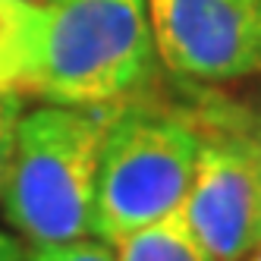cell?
Returning a JSON list of instances; mask_svg holds the SVG:
<instances>
[{
    "instance_id": "6da1fadb",
    "label": "cell",
    "mask_w": 261,
    "mask_h": 261,
    "mask_svg": "<svg viewBox=\"0 0 261 261\" xmlns=\"http://www.w3.org/2000/svg\"><path fill=\"white\" fill-rule=\"evenodd\" d=\"M114 107L50 104L22 114L4 173V214L32 246L91 233L101 145Z\"/></svg>"
},
{
    "instance_id": "7a4b0ae2",
    "label": "cell",
    "mask_w": 261,
    "mask_h": 261,
    "mask_svg": "<svg viewBox=\"0 0 261 261\" xmlns=\"http://www.w3.org/2000/svg\"><path fill=\"white\" fill-rule=\"evenodd\" d=\"M145 0H47L25 91L63 107H110L151 76Z\"/></svg>"
},
{
    "instance_id": "3957f363",
    "label": "cell",
    "mask_w": 261,
    "mask_h": 261,
    "mask_svg": "<svg viewBox=\"0 0 261 261\" xmlns=\"http://www.w3.org/2000/svg\"><path fill=\"white\" fill-rule=\"evenodd\" d=\"M201 126L173 110L123 107L110 114L98 182L95 223L107 246L182 208L195 176Z\"/></svg>"
},
{
    "instance_id": "277c9868",
    "label": "cell",
    "mask_w": 261,
    "mask_h": 261,
    "mask_svg": "<svg viewBox=\"0 0 261 261\" xmlns=\"http://www.w3.org/2000/svg\"><path fill=\"white\" fill-rule=\"evenodd\" d=\"M158 57L201 82L261 72V0H145Z\"/></svg>"
},
{
    "instance_id": "5b68a950",
    "label": "cell",
    "mask_w": 261,
    "mask_h": 261,
    "mask_svg": "<svg viewBox=\"0 0 261 261\" xmlns=\"http://www.w3.org/2000/svg\"><path fill=\"white\" fill-rule=\"evenodd\" d=\"M179 217L214 261H246L261 246V170L236 133L223 126L201 133Z\"/></svg>"
},
{
    "instance_id": "8992f818",
    "label": "cell",
    "mask_w": 261,
    "mask_h": 261,
    "mask_svg": "<svg viewBox=\"0 0 261 261\" xmlns=\"http://www.w3.org/2000/svg\"><path fill=\"white\" fill-rule=\"evenodd\" d=\"M38 22L41 4L0 0V91H25Z\"/></svg>"
},
{
    "instance_id": "52a82bcc",
    "label": "cell",
    "mask_w": 261,
    "mask_h": 261,
    "mask_svg": "<svg viewBox=\"0 0 261 261\" xmlns=\"http://www.w3.org/2000/svg\"><path fill=\"white\" fill-rule=\"evenodd\" d=\"M110 249L117 261H214L186 230L179 211L117 239Z\"/></svg>"
},
{
    "instance_id": "ba28073f",
    "label": "cell",
    "mask_w": 261,
    "mask_h": 261,
    "mask_svg": "<svg viewBox=\"0 0 261 261\" xmlns=\"http://www.w3.org/2000/svg\"><path fill=\"white\" fill-rule=\"evenodd\" d=\"M208 123L236 133L242 142L249 145V151H252L258 170H261V107L242 110V107H233V104H217V107L208 110Z\"/></svg>"
},
{
    "instance_id": "9c48e42d",
    "label": "cell",
    "mask_w": 261,
    "mask_h": 261,
    "mask_svg": "<svg viewBox=\"0 0 261 261\" xmlns=\"http://www.w3.org/2000/svg\"><path fill=\"white\" fill-rule=\"evenodd\" d=\"M29 261H117L114 249L107 242H60V246H35Z\"/></svg>"
},
{
    "instance_id": "30bf717a",
    "label": "cell",
    "mask_w": 261,
    "mask_h": 261,
    "mask_svg": "<svg viewBox=\"0 0 261 261\" xmlns=\"http://www.w3.org/2000/svg\"><path fill=\"white\" fill-rule=\"evenodd\" d=\"M22 120V98L19 91H0V189H4V173L10 164L16 126Z\"/></svg>"
},
{
    "instance_id": "8fae6325",
    "label": "cell",
    "mask_w": 261,
    "mask_h": 261,
    "mask_svg": "<svg viewBox=\"0 0 261 261\" xmlns=\"http://www.w3.org/2000/svg\"><path fill=\"white\" fill-rule=\"evenodd\" d=\"M0 261H22L19 242L10 239V236H0Z\"/></svg>"
},
{
    "instance_id": "7c38bea8",
    "label": "cell",
    "mask_w": 261,
    "mask_h": 261,
    "mask_svg": "<svg viewBox=\"0 0 261 261\" xmlns=\"http://www.w3.org/2000/svg\"><path fill=\"white\" fill-rule=\"evenodd\" d=\"M249 261H261V246H258V249H255V252L249 255Z\"/></svg>"
},
{
    "instance_id": "4fadbf2b",
    "label": "cell",
    "mask_w": 261,
    "mask_h": 261,
    "mask_svg": "<svg viewBox=\"0 0 261 261\" xmlns=\"http://www.w3.org/2000/svg\"><path fill=\"white\" fill-rule=\"evenodd\" d=\"M29 4H47V0H29Z\"/></svg>"
}]
</instances>
